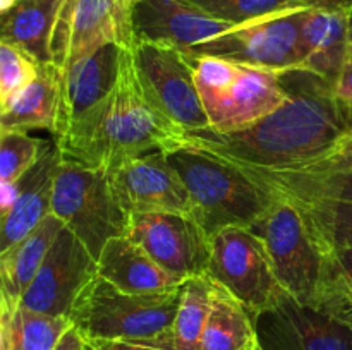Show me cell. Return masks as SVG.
I'll return each instance as SVG.
<instances>
[{
  "instance_id": "7",
  "label": "cell",
  "mask_w": 352,
  "mask_h": 350,
  "mask_svg": "<svg viewBox=\"0 0 352 350\" xmlns=\"http://www.w3.org/2000/svg\"><path fill=\"white\" fill-rule=\"evenodd\" d=\"M52 213L81 240L98 261L113 237L127 235L129 213L110 185L107 170L62 160L52 196Z\"/></svg>"
},
{
  "instance_id": "41",
  "label": "cell",
  "mask_w": 352,
  "mask_h": 350,
  "mask_svg": "<svg viewBox=\"0 0 352 350\" xmlns=\"http://www.w3.org/2000/svg\"><path fill=\"white\" fill-rule=\"evenodd\" d=\"M253 350H263V347H261L260 343H258V340H256V343H254V345H253Z\"/></svg>"
},
{
  "instance_id": "26",
  "label": "cell",
  "mask_w": 352,
  "mask_h": 350,
  "mask_svg": "<svg viewBox=\"0 0 352 350\" xmlns=\"http://www.w3.org/2000/svg\"><path fill=\"white\" fill-rule=\"evenodd\" d=\"M0 319L7 323L14 350H54L72 326L67 316H50L2 299Z\"/></svg>"
},
{
  "instance_id": "29",
  "label": "cell",
  "mask_w": 352,
  "mask_h": 350,
  "mask_svg": "<svg viewBox=\"0 0 352 350\" xmlns=\"http://www.w3.org/2000/svg\"><path fill=\"white\" fill-rule=\"evenodd\" d=\"M219 19L236 26L287 10L305 9L298 0H191Z\"/></svg>"
},
{
  "instance_id": "21",
  "label": "cell",
  "mask_w": 352,
  "mask_h": 350,
  "mask_svg": "<svg viewBox=\"0 0 352 350\" xmlns=\"http://www.w3.org/2000/svg\"><path fill=\"white\" fill-rule=\"evenodd\" d=\"M229 161L272 196L299 201H330L352 205L351 172H306L296 168H267Z\"/></svg>"
},
{
  "instance_id": "12",
  "label": "cell",
  "mask_w": 352,
  "mask_h": 350,
  "mask_svg": "<svg viewBox=\"0 0 352 350\" xmlns=\"http://www.w3.org/2000/svg\"><path fill=\"white\" fill-rule=\"evenodd\" d=\"M127 237L181 281L208 271L212 237L189 213H131Z\"/></svg>"
},
{
  "instance_id": "18",
  "label": "cell",
  "mask_w": 352,
  "mask_h": 350,
  "mask_svg": "<svg viewBox=\"0 0 352 350\" xmlns=\"http://www.w3.org/2000/svg\"><path fill=\"white\" fill-rule=\"evenodd\" d=\"M119 45H105L93 54L60 69V103L52 134L55 139L91 106L102 102L117 84L120 69Z\"/></svg>"
},
{
  "instance_id": "31",
  "label": "cell",
  "mask_w": 352,
  "mask_h": 350,
  "mask_svg": "<svg viewBox=\"0 0 352 350\" xmlns=\"http://www.w3.org/2000/svg\"><path fill=\"white\" fill-rule=\"evenodd\" d=\"M41 64L23 48L0 41V105L26 88L40 74Z\"/></svg>"
},
{
  "instance_id": "30",
  "label": "cell",
  "mask_w": 352,
  "mask_h": 350,
  "mask_svg": "<svg viewBox=\"0 0 352 350\" xmlns=\"http://www.w3.org/2000/svg\"><path fill=\"white\" fill-rule=\"evenodd\" d=\"M292 201L305 209L329 247H352V205L330 201H299V199Z\"/></svg>"
},
{
  "instance_id": "8",
  "label": "cell",
  "mask_w": 352,
  "mask_h": 350,
  "mask_svg": "<svg viewBox=\"0 0 352 350\" xmlns=\"http://www.w3.org/2000/svg\"><path fill=\"white\" fill-rule=\"evenodd\" d=\"M206 277L230 292L256 321L285 294L265 240L248 226H227L212 235Z\"/></svg>"
},
{
  "instance_id": "40",
  "label": "cell",
  "mask_w": 352,
  "mask_h": 350,
  "mask_svg": "<svg viewBox=\"0 0 352 350\" xmlns=\"http://www.w3.org/2000/svg\"><path fill=\"white\" fill-rule=\"evenodd\" d=\"M16 3V0H2V12H7Z\"/></svg>"
},
{
  "instance_id": "28",
  "label": "cell",
  "mask_w": 352,
  "mask_h": 350,
  "mask_svg": "<svg viewBox=\"0 0 352 350\" xmlns=\"http://www.w3.org/2000/svg\"><path fill=\"white\" fill-rule=\"evenodd\" d=\"M52 146L48 141L28 136L23 130L0 129V184L19 180Z\"/></svg>"
},
{
  "instance_id": "25",
  "label": "cell",
  "mask_w": 352,
  "mask_h": 350,
  "mask_svg": "<svg viewBox=\"0 0 352 350\" xmlns=\"http://www.w3.org/2000/svg\"><path fill=\"white\" fill-rule=\"evenodd\" d=\"M256 340V321L250 311L227 288L213 281L212 307L203 331L201 350H246Z\"/></svg>"
},
{
  "instance_id": "11",
  "label": "cell",
  "mask_w": 352,
  "mask_h": 350,
  "mask_svg": "<svg viewBox=\"0 0 352 350\" xmlns=\"http://www.w3.org/2000/svg\"><path fill=\"white\" fill-rule=\"evenodd\" d=\"M126 0H62L52 34V60L58 69L105 45H134Z\"/></svg>"
},
{
  "instance_id": "1",
  "label": "cell",
  "mask_w": 352,
  "mask_h": 350,
  "mask_svg": "<svg viewBox=\"0 0 352 350\" xmlns=\"http://www.w3.org/2000/svg\"><path fill=\"white\" fill-rule=\"evenodd\" d=\"M282 82L289 98L270 115L237 132H184L182 146L254 167L287 168L322 156L351 132L352 117L337 100L333 82L306 69L282 72Z\"/></svg>"
},
{
  "instance_id": "9",
  "label": "cell",
  "mask_w": 352,
  "mask_h": 350,
  "mask_svg": "<svg viewBox=\"0 0 352 350\" xmlns=\"http://www.w3.org/2000/svg\"><path fill=\"white\" fill-rule=\"evenodd\" d=\"M134 67L144 96L184 132L210 129L195 79V60L165 45L134 41Z\"/></svg>"
},
{
  "instance_id": "22",
  "label": "cell",
  "mask_w": 352,
  "mask_h": 350,
  "mask_svg": "<svg viewBox=\"0 0 352 350\" xmlns=\"http://www.w3.org/2000/svg\"><path fill=\"white\" fill-rule=\"evenodd\" d=\"M60 103V69L41 64L40 74L7 103L0 105V129L54 130Z\"/></svg>"
},
{
  "instance_id": "44",
  "label": "cell",
  "mask_w": 352,
  "mask_h": 350,
  "mask_svg": "<svg viewBox=\"0 0 352 350\" xmlns=\"http://www.w3.org/2000/svg\"><path fill=\"white\" fill-rule=\"evenodd\" d=\"M246 350H253V347H250V349H246Z\"/></svg>"
},
{
  "instance_id": "13",
  "label": "cell",
  "mask_w": 352,
  "mask_h": 350,
  "mask_svg": "<svg viewBox=\"0 0 352 350\" xmlns=\"http://www.w3.org/2000/svg\"><path fill=\"white\" fill-rule=\"evenodd\" d=\"M263 350H352V321L301 304L291 295L256 319Z\"/></svg>"
},
{
  "instance_id": "15",
  "label": "cell",
  "mask_w": 352,
  "mask_h": 350,
  "mask_svg": "<svg viewBox=\"0 0 352 350\" xmlns=\"http://www.w3.org/2000/svg\"><path fill=\"white\" fill-rule=\"evenodd\" d=\"M110 185L127 213L191 211L184 182L167 160L165 151L126 158L107 168Z\"/></svg>"
},
{
  "instance_id": "14",
  "label": "cell",
  "mask_w": 352,
  "mask_h": 350,
  "mask_svg": "<svg viewBox=\"0 0 352 350\" xmlns=\"http://www.w3.org/2000/svg\"><path fill=\"white\" fill-rule=\"evenodd\" d=\"M96 275L98 261L64 226L19 304L43 314L69 318L78 295Z\"/></svg>"
},
{
  "instance_id": "20",
  "label": "cell",
  "mask_w": 352,
  "mask_h": 350,
  "mask_svg": "<svg viewBox=\"0 0 352 350\" xmlns=\"http://www.w3.org/2000/svg\"><path fill=\"white\" fill-rule=\"evenodd\" d=\"M98 277L127 294H164L182 285L131 237H113L98 257Z\"/></svg>"
},
{
  "instance_id": "24",
  "label": "cell",
  "mask_w": 352,
  "mask_h": 350,
  "mask_svg": "<svg viewBox=\"0 0 352 350\" xmlns=\"http://www.w3.org/2000/svg\"><path fill=\"white\" fill-rule=\"evenodd\" d=\"M62 0H16L0 19V41L23 48L40 64L52 60V34Z\"/></svg>"
},
{
  "instance_id": "37",
  "label": "cell",
  "mask_w": 352,
  "mask_h": 350,
  "mask_svg": "<svg viewBox=\"0 0 352 350\" xmlns=\"http://www.w3.org/2000/svg\"><path fill=\"white\" fill-rule=\"evenodd\" d=\"M112 350H168L160 349V347L153 345H144V343H129V342H112L107 343Z\"/></svg>"
},
{
  "instance_id": "17",
  "label": "cell",
  "mask_w": 352,
  "mask_h": 350,
  "mask_svg": "<svg viewBox=\"0 0 352 350\" xmlns=\"http://www.w3.org/2000/svg\"><path fill=\"white\" fill-rule=\"evenodd\" d=\"M62 156L57 144L17 182L0 184V253L30 235L52 213L54 182Z\"/></svg>"
},
{
  "instance_id": "5",
  "label": "cell",
  "mask_w": 352,
  "mask_h": 350,
  "mask_svg": "<svg viewBox=\"0 0 352 350\" xmlns=\"http://www.w3.org/2000/svg\"><path fill=\"white\" fill-rule=\"evenodd\" d=\"M167 160L188 189L192 216L210 237L227 226L253 229L275 201L239 168L205 151L179 146Z\"/></svg>"
},
{
  "instance_id": "32",
  "label": "cell",
  "mask_w": 352,
  "mask_h": 350,
  "mask_svg": "<svg viewBox=\"0 0 352 350\" xmlns=\"http://www.w3.org/2000/svg\"><path fill=\"white\" fill-rule=\"evenodd\" d=\"M306 172H351L352 174V130L344 134L329 151L301 167H287Z\"/></svg>"
},
{
  "instance_id": "4",
  "label": "cell",
  "mask_w": 352,
  "mask_h": 350,
  "mask_svg": "<svg viewBox=\"0 0 352 350\" xmlns=\"http://www.w3.org/2000/svg\"><path fill=\"white\" fill-rule=\"evenodd\" d=\"M181 287L164 294H127L96 275L72 304L69 319L86 343L129 342L174 350L172 325Z\"/></svg>"
},
{
  "instance_id": "6",
  "label": "cell",
  "mask_w": 352,
  "mask_h": 350,
  "mask_svg": "<svg viewBox=\"0 0 352 350\" xmlns=\"http://www.w3.org/2000/svg\"><path fill=\"white\" fill-rule=\"evenodd\" d=\"M195 79L210 130L217 134L246 129L289 98L282 72L229 58H195Z\"/></svg>"
},
{
  "instance_id": "33",
  "label": "cell",
  "mask_w": 352,
  "mask_h": 350,
  "mask_svg": "<svg viewBox=\"0 0 352 350\" xmlns=\"http://www.w3.org/2000/svg\"><path fill=\"white\" fill-rule=\"evenodd\" d=\"M333 88H336V96L342 108L352 117V51H349L346 65H344Z\"/></svg>"
},
{
  "instance_id": "36",
  "label": "cell",
  "mask_w": 352,
  "mask_h": 350,
  "mask_svg": "<svg viewBox=\"0 0 352 350\" xmlns=\"http://www.w3.org/2000/svg\"><path fill=\"white\" fill-rule=\"evenodd\" d=\"M305 7H315V9H329V10H351L352 0H298Z\"/></svg>"
},
{
  "instance_id": "2",
  "label": "cell",
  "mask_w": 352,
  "mask_h": 350,
  "mask_svg": "<svg viewBox=\"0 0 352 350\" xmlns=\"http://www.w3.org/2000/svg\"><path fill=\"white\" fill-rule=\"evenodd\" d=\"M182 134L144 96L133 60L122 48L117 84L102 102L82 113L64 136L57 137L62 160L88 168L113 167L126 158L182 146Z\"/></svg>"
},
{
  "instance_id": "23",
  "label": "cell",
  "mask_w": 352,
  "mask_h": 350,
  "mask_svg": "<svg viewBox=\"0 0 352 350\" xmlns=\"http://www.w3.org/2000/svg\"><path fill=\"white\" fill-rule=\"evenodd\" d=\"M64 226V222L50 213L30 235L0 253L2 299L19 304Z\"/></svg>"
},
{
  "instance_id": "10",
  "label": "cell",
  "mask_w": 352,
  "mask_h": 350,
  "mask_svg": "<svg viewBox=\"0 0 352 350\" xmlns=\"http://www.w3.org/2000/svg\"><path fill=\"white\" fill-rule=\"evenodd\" d=\"M301 12L287 10L241 24L195 47L189 58L222 57L275 72L301 69Z\"/></svg>"
},
{
  "instance_id": "27",
  "label": "cell",
  "mask_w": 352,
  "mask_h": 350,
  "mask_svg": "<svg viewBox=\"0 0 352 350\" xmlns=\"http://www.w3.org/2000/svg\"><path fill=\"white\" fill-rule=\"evenodd\" d=\"M213 281L206 275L182 281L181 302L172 325L174 350H201V338L212 307Z\"/></svg>"
},
{
  "instance_id": "19",
  "label": "cell",
  "mask_w": 352,
  "mask_h": 350,
  "mask_svg": "<svg viewBox=\"0 0 352 350\" xmlns=\"http://www.w3.org/2000/svg\"><path fill=\"white\" fill-rule=\"evenodd\" d=\"M351 10L306 7L301 12V69L336 84L351 51Z\"/></svg>"
},
{
  "instance_id": "45",
  "label": "cell",
  "mask_w": 352,
  "mask_h": 350,
  "mask_svg": "<svg viewBox=\"0 0 352 350\" xmlns=\"http://www.w3.org/2000/svg\"><path fill=\"white\" fill-rule=\"evenodd\" d=\"M351 302H352V292H351Z\"/></svg>"
},
{
  "instance_id": "34",
  "label": "cell",
  "mask_w": 352,
  "mask_h": 350,
  "mask_svg": "<svg viewBox=\"0 0 352 350\" xmlns=\"http://www.w3.org/2000/svg\"><path fill=\"white\" fill-rule=\"evenodd\" d=\"M332 250L333 261H336L337 271H339V277L342 280L344 287L352 292V247L344 246V247H330Z\"/></svg>"
},
{
  "instance_id": "42",
  "label": "cell",
  "mask_w": 352,
  "mask_h": 350,
  "mask_svg": "<svg viewBox=\"0 0 352 350\" xmlns=\"http://www.w3.org/2000/svg\"><path fill=\"white\" fill-rule=\"evenodd\" d=\"M351 51H352V14H351Z\"/></svg>"
},
{
  "instance_id": "38",
  "label": "cell",
  "mask_w": 352,
  "mask_h": 350,
  "mask_svg": "<svg viewBox=\"0 0 352 350\" xmlns=\"http://www.w3.org/2000/svg\"><path fill=\"white\" fill-rule=\"evenodd\" d=\"M0 350H14L7 323L2 321V319H0Z\"/></svg>"
},
{
  "instance_id": "35",
  "label": "cell",
  "mask_w": 352,
  "mask_h": 350,
  "mask_svg": "<svg viewBox=\"0 0 352 350\" xmlns=\"http://www.w3.org/2000/svg\"><path fill=\"white\" fill-rule=\"evenodd\" d=\"M54 350H86V340L74 326H71Z\"/></svg>"
},
{
  "instance_id": "39",
  "label": "cell",
  "mask_w": 352,
  "mask_h": 350,
  "mask_svg": "<svg viewBox=\"0 0 352 350\" xmlns=\"http://www.w3.org/2000/svg\"><path fill=\"white\" fill-rule=\"evenodd\" d=\"M86 350H112L107 343H86Z\"/></svg>"
},
{
  "instance_id": "43",
  "label": "cell",
  "mask_w": 352,
  "mask_h": 350,
  "mask_svg": "<svg viewBox=\"0 0 352 350\" xmlns=\"http://www.w3.org/2000/svg\"><path fill=\"white\" fill-rule=\"evenodd\" d=\"M126 2H129V3H134V2H140V0H126Z\"/></svg>"
},
{
  "instance_id": "16",
  "label": "cell",
  "mask_w": 352,
  "mask_h": 350,
  "mask_svg": "<svg viewBox=\"0 0 352 350\" xmlns=\"http://www.w3.org/2000/svg\"><path fill=\"white\" fill-rule=\"evenodd\" d=\"M134 41L165 45L184 55L236 24L219 19L191 0H140L131 5Z\"/></svg>"
},
{
  "instance_id": "3",
  "label": "cell",
  "mask_w": 352,
  "mask_h": 350,
  "mask_svg": "<svg viewBox=\"0 0 352 350\" xmlns=\"http://www.w3.org/2000/svg\"><path fill=\"white\" fill-rule=\"evenodd\" d=\"M275 201L253 226L265 240L285 294L301 304L352 321L351 294L337 271L332 250L296 201Z\"/></svg>"
}]
</instances>
